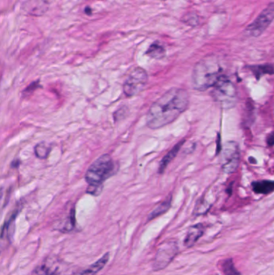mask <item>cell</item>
<instances>
[{
    "label": "cell",
    "mask_w": 274,
    "mask_h": 275,
    "mask_svg": "<svg viewBox=\"0 0 274 275\" xmlns=\"http://www.w3.org/2000/svg\"><path fill=\"white\" fill-rule=\"evenodd\" d=\"M188 92L181 88H171L153 102L147 112L146 124L151 130H158L172 123L189 106Z\"/></svg>",
    "instance_id": "obj_1"
},
{
    "label": "cell",
    "mask_w": 274,
    "mask_h": 275,
    "mask_svg": "<svg viewBox=\"0 0 274 275\" xmlns=\"http://www.w3.org/2000/svg\"><path fill=\"white\" fill-rule=\"evenodd\" d=\"M119 165L108 154L102 155L89 166L85 173V181L89 186L86 193L94 196L102 193L104 183L118 171Z\"/></svg>",
    "instance_id": "obj_2"
},
{
    "label": "cell",
    "mask_w": 274,
    "mask_h": 275,
    "mask_svg": "<svg viewBox=\"0 0 274 275\" xmlns=\"http://www.w3.org/2000/svg\"><path fill=\"white\" fill-rule=\"evenodd\" d=\"M222 75V68L218 61L207 57L195 66L192 76V86L199 91H204L216 85Z\"/></svg>",
    "instance_id": "obj_3"
},
{
    "label": "cell",
    "mask_w": 274,
    "mask_h": 275,
    "mask_svg": "<svg viewBox=\"0 0 274 275\" xmlns=\"http://www.w3.org/2000/svg\"><path fill=\"white\" fill-rule=\"evenodd\" d=\"M212 88V97L223 109L229 110L235 106L237 102L236 89L234 84L225 75L220 77Z\"/></svg>",
    "instance_id": "obj_4"
},
{
    "label": "cell",
    "mask_w": 274,
    "mask_h": 275,
    "mask_svg": "<svg viewBox=\"0 0 274 275\" xmlns=\"http://www.w3.org/2000/svg\"><path fill=\"white\" fill-rule=\"evenodd\" d=\"M148 83V74L142 67L134 68L123 84V92L128 98L137 96L144 90Z\"/></svg>",
    "instance_id": "obj_5"
},
{
    "label": "cell",
    "mask_w": 274,
    "mask_h": 275,
    "mask_svg": "<svg viewBox=\"0 0 274 275\" xmlns=\"http://www.w3.org/2000/svg\"><path fill=\"white\" fill-rule=\"evenodd\" d=\"M178 244L175 240H166L158 247L154 258L152 267L155 271L166 268L178 254Z\"/></svg>",
    "instance_id": "obj_6"
},
{
    "label": "cell",
    "mask_w": 274,
    "mask_h": 275,
    "mask_svg": "<svg viewBox=\"0 0 274 275\" xmlns=\"http://www.w3.org/2000/svg\"><path fill=\"white\" fill-rule=\"evenodd\" d=\"M274 20V3H270L245 30L248 37H258L263 34Z\"/></svg>",
    "instance_id": "obj_7"
},
{
    "label": "cell",
    "mask_w": 274,
    "mask_h": 275,
    "mask_svg": "<svg viewBox=\"0 0 274 275\" xmlns=\"http://www.w3.org/2000/svg\"><path fill=\"white\" fill-rule=\"evenodd\" d=\"M240 162V151L237 143L228 142L225 143L222 150L221 166L226 173H233L237 169Z\"/></svg>",
    "instance_id": "obj_8"
},
{
    "label": "cell",
    "mask_w": 274,
    "mask_h": 275,
    "mask_svg": "<svg viewBox=\"0 0 274 275\" xmlns=\"http://www.w3.org/2000/svg\"><path fill=\"white\" fill-rule=\"evenodd\" d=\"M203 231H204V227L202 224L195 225L190 227L184 239V245L188 248L193 246L203 235Z\"/></svg>",
    "instance_id": "obj_9"
},
{
    "label": "cell",
    "mask_w": 274,
    "mask_h": 275,
    "mask_svg": "<svg viewBox=\"0 0 274 275\" xmlns=\"http://www.w3.org/2000/svg\"><path fill=\"white\" fill-rule=\"evenodd\" d=\"M109 259H110V254L107 253V254L102 256L99 260L94 262L93 264L91 265L89 267H87V268L82 270V271H79V272L74 275H96L97 274L99 273L100 271H102L104 267H106Z\"/></svg>",
    "instance_id": "obj_10"
},
{
    "label": "cell",
    "mask_w": 274,
    "mask_h": 275,
    "mask_svg": "<svg viewBox=\"0 0 274 275\" xmlns=\"http://www.w3.org/2000/svg\"><path fill=\"white\" fill-rule=\"evenodd\" d=\"M184 143H185V140H182V141L178 143L172 149L170 150V151L167 152V154L162 158V160L160 162L159 167H158V173L162 174L164 172L166 167H167V166L171 163V161L176 157L179 151H180L182 147L184 145Z\"/></svg>",
    "instance_id": "obj_11"
},
{
    "label": "cell",
    "mask_w": 274,
    "mask_h": 275,
    "mask_svg": "<svg viewBox=\"0 0 274 275\" xmlns=\"http://www.w3.org/2000/svg\"><path fill=\"white\" fill-rule=\"evenodd\" d=\"M253 190L257 194L267 195L274 191V181L271 180H261L252 184Z\"/></svg>",
    "instance_id": "obj_12"
},
{
    "label": "cell",
    "mask_w": 274,
    "mask_h": 275,
    "mask_svg": "<svg viewBox=\"0 0 274 275\" xmlns=\"http://www.w3.org/2000/svg\"><path fill=\"white\" fill-rule=\"evenodd\" d=\"M171 201H172V196H169L165 200L161 202L157 207L154 208L153 211L148 216V221H151L153 219L157 218L161 215L164 214L165 212H167L171 208Z\"/></svg>",
    "instance_id": "obj_13"
},
{
    "label": "cell",
    "mask_w": 274,
    "mask_h": 275,
    "mask_svg": "<svg viewBox=\"0 0 274 275\" xmlns=\"http://www.w3.org/2000/svg\"><path fill=\"white\" fill-rule=\"evenodd\" d=\"M146 55L152 59L161 60L166 56V49L161 43L157 41L154 42L147 50Z\"/></svg>",
    "instance_id": "obj_14"
},
{
    "label": "cell",
    "mask_w": 274,
    "mask_h": 275,
    "mask_svg": "<svg viewBox=\"0 0 274 275\" xmlns=\"http://www.w3.org/2000/svg\"><path fill=\"white\" fill-rule=\"evenodd\" d=\"M35 155L39 159H45L48 158L50 153L52 152V146L45 142L37 143L34 148Z\"/></svg>",
    "instance_id": "obj_15"
},
{
    "label": "cell",
    "mask_w": 274,
    "mask_h": 275,
    "mask_svg": "<svg viewBox=\"0 0 274 275\" xmlns=\"http://www.w3.org/2000/svg\"><path fill=\"white\" fill-rule=\"evenodd\" d=\"M251 70L254 73L257 79H259L261 77L265 74H274V68L272 65H258V66H253L251 67Z\"/></svg>",
    "instance_id": "obj_16"
},
{
    "label": "cell",
    "mask_w": 274,
    "mask_h": 275,
    "mask_svg": "<svg viewBox=\"0 0 274 275\" xmlns=\"http://www.w3.org/2000/svg\"><path fill=\"white\" fill-rule=\"evenodd\" d=\"M76 212L75 208H73L70 211L69 217L65 221V225L61 228V232L67 233L71 232L76 226Z\"/></svg>",
    "instance_id": "obj_17"
},
{
    "label": "cell",
    "mask_w": 274,
    "mask_h": 275,
    "mask_svg": "<svg viewBox=\"0 0 274 275\" xmlns=\"http://www.w3.org/2000/svg\"><path fill=\"white\" fill-rule=\"evenodd\" d=\"M223 272L225 275H240L235 269L232 259H227L222 263Z\"/></svg>",
    "instance_id": "obj_18"
},
{
    "label": "cell",
    "mask_w": 274,
    "mask_h": 275,
    "mask_svg": "<svg viewBox=\"0 0 274 275\" xmlns=\"http://www.w3.org/2000/svg\"><path fill=\"white\" fill-rule=\"evenodd\" d=\"M32 275H58L55 272L52 271L49 267H46V266H39V267H36L34 271H33Z\"/></svg>",
    "instance_id": "obj_19"
},
{
    "label": "cell",
    "mask_w": 274,
    "mask_h": 275,
    "mask_svg": "<svg viewBox=\"0 0 274 275\" xmlns=\"http://www.w3.org/2000/svg\"><path fill=\"white\" fill-rule=\"evenodd\" d=\"M41 87L39 80H35L33 83H31L30 85H28L26 89H24V91H23V96H24V97H28V96L32 94L35 90H37V89L41 88Z\"/></svg>",
    "instance_id": "obj_20"
},
{
    "label": "cell",
    "mask_w": 274,
    "mask_h": 275,
    "mask_svg": "<svg viewBox=\"0 0 274 275\" xmlns=\"http://www.w3.org/2000/svg\"><path fill=\"white\" fill-rule=\"evenodd\" d=\"M128 110L127 107L126 106H122L121 108L118 109L117 111H115V113L114 114V118H115V121H118L126 117V115H127Z\"/></svg>",
    "instance_id": "obj_21"
},
{
    "label": "cell",
    "mask_w": 274,
    "mask_h": 275,
    "mask_svg": "<svg viewBox=\"0 0 274 275\" xmlns=\"http://www.w3.org/2000/svg\"><path fill=\"white\" fill-rule=\"evenodd\" d=\"M209 204H207V202L203 200V201H201L200 203H199L198 205L196 207V213L197 215L203 214V213H205L209 209Z\"/></svg>",
    "instance_id": "obj_22"
},
{
    "label": "cell",
    "mask_w": 274,
    "mask_h": 275,
    "mask_svg": "<svg viewBox=\"0 0 274 275\" xmlns=\"http://www.w3.org/2000/svg\"><path fill=\"white\" fill-rule=\"evenodd\" d=\"M20 162H21V161L20 159H15V160L12 161V162H11V167H13V168H18V167H20Z\"/></svg>",
    "instance_id": "obj_23"
},
{
    "label": "cell",
    "mask_w": 274,
    "mask_h": 275,
    "mask_svg": "<svg viewBox=\"0 0 274 275\" xmlns=\"http://www.w3.org/2000/svg\"><path fill=\"white\" fill-rule=\"evenodd\" d=\"M268 143H269V145H274V136L270 137L269 139H268Z\"/></svg>",
    "instance_id": "obj_24"
},
{
    "label": "cell",
    "mask_w": 274,
    "mask_h": 275,
    "mask_svg": "<svg viewBox=\"0 0 274 275\" xmlns=\"http://www.w3.org/2000/svg\"><path fill=\"white\" fill-rule=\"evenodd\" d=\"M85 11H87L86 13L88 14V15H91V9L89 8V7H86V8H85Z\"/></svg>",
    "instance_id": "obj_25"
}]
</instances>
